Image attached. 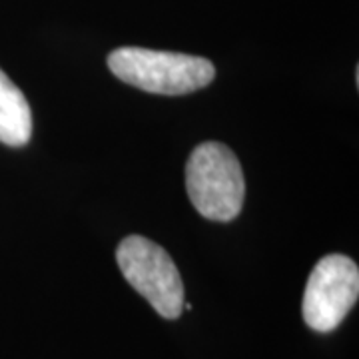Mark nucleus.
<instances>
[{"label":"nucleus","mask_w":359,"mask_h":359,"mask_svg":"<svg viewBox=\"0 0 359 359\" xmlns=\"http://www.w3.org/2000/svg\"><path fill=\"white\" fill-rule=\"evenodd\" d=\"M108 66L116 78L130 86L166 96L205 88L216 78L214 65L202 56L134 46L110 52Z\"/></svg>","instance_id":"obj_1"},{"label":"nucleus","mask_w":359,"mask_h":359,"mask_svg":"<svg viewBox=\"0 0 359 359\" xmlns=\"http://www.w3.org/2000/svg\"><path fill=\"white\" fill-rule=\"evenodd\" d=\"M126 282L166 320H178L184 308V283L164 248L144 236L124 238L116 250Z\"/></svg>","instance_id":"obj_3"},{"label":"nucleus","mask_w":359,"mask_h":359,"mask_svg":"<svg viewBox=\"0 0 359 359\" xmlns=\"http://www.w3.org/2000/svg\"><path fill=\"white\" fill-rule=\"evenodd\" d=\"M359 295V269L341 254L321 257L309 276L302 313L313 332L330 334L346 320Z\"/></svg>","instance_id":"obj_4"},{"label":"nucleus","mask_w":359,"mask_h":359,"mask_svg":"<svg viewBox=\"0 0 359 359\" xmlns=\"http://www.w3.org/2000/svg\"><path fill=\"white\" fill-rule=\"evenodd\" d=\"M32 136V112L26 96L0 70V142L22 148Z\"/></svg>","instance_id":"obj_5"},{"label":"nucleus","mask_w":359,"mask_h":359,"mask_svg":"<svg viewBox=\"0 0 359 359\" xmlns=\"http://www.w3.org/2000/svg\"><path fill=\"white\" fill-rule=\"evenodd\" d=\"M186 190L200 216L214 222H231L240 216L245 198L240 160L222 142L200 144L188 158Z\"/></svg>","instance_id":"obj_2"}]
</instances>
